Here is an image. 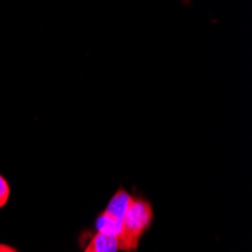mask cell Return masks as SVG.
<instances>
[{
	"instance_id": "1",
	"label": "cell",
	"mask_w": 252,
	"mask_h": 252,
	"mask_svg": "<svg viewBox=\"0 0 252 252\" xmlns=\"http://www.w3.org/2000/svg\"><path fill=\"white\" fill-rule=\"evenodd\" d=\"M154 219L153 205L150 201L131 196L127 212L123 219L121 233L117 237L118 251L123 252H134L139 246L141 237L148 231Z\"/></svg>"
},
{
	"instance_id": "2",
	"label": "cell",
	"mask_w": 252,
	"mask_h": 252,
	"mask_svg": "<svg viewBox=\"0 0 252 252\" xmlns=\"http://www.w3.org/2000/svg\"><path fill=\"white\" fill-rule=\"evenodd\" d=\"M133 195H130L126 189L120 188L115 193H113V196L110 198L109 204L106 205V209L103 210L104 215H107L109 218L112 219H117L120 222H123L124 219V215L127 212V207L130 204V199H131Z\"/></svg>"
},
{
	"instance_id": "3",
	"label": "cell",
	"mask_w": 252,
	"mask_h": 252,
	"mask_svg": "<svg viewBox=\"0 0 252 252\" xmlns=\"http://www.w3.org/2000/svg\"><path fill=\"white\" fill-rule=\"evenodd\" d=\"M83 252H118L117 237L95 233L88 242Z\"/></svg>"
},
{
	"instance_id": "4",
	"label": "cell",
	"mask_w": 252,
	"mask_h": 252,
	"mask_svg": "<svg viewBox=\"0 0 252 252\" xmlns=\"http://www.w3.org/2000/svg\"><path fill=\"white\" fill-rule=\"evenodd\" d=\"M121 225L123 222L112 219L107 215L101 213L98 215V218L95 219V230L100 234H106V236H112V237H118L121 233Z\"/></svg>"
},
{
	"instance_id": "5",
	"label": "cell",
	"mask_w": 252,
	"mask_h": 252,
	"mask_svg": "<svg viewBox=\"0 0 252 252\" xmlns=\"http://www.w3.org/2000/svg\"><path fill=\"white\" fill-rule=\"evenodd\" d=\"M9 195H11V186L8 180L0 174V209H3L5 205L9 201Z\"/></svg>"
},
{
	"instance_id": "6",
	"label": "cell",
	"mask_w": 252,
	"mask_h": 252,
	"mask_svg": "<svg viewBox=\"0 0 252 252\" xmlns=\"http://www.w3.org/2000/svg\"><path fill=\"white\" fill-rule=\"evenodd\" d=\"M0 252H20L15 246L6 245V243H0Z\"/></svg>"
}]
</instances>
